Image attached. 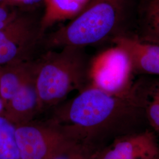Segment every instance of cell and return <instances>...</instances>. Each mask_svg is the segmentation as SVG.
<instances>
[{
    "label": "cell",
    "mask_w": 159,
    "mask_h": 159,
    "mask_svg": "<svg viewBox=\"0 0 159 159\" xmlns=\"http://www.w3.org/2000/svg\"><path fill=\"white\" fill-rule=\"evenodd\" d=\"M7 1V0H6V1H5V2H4V4H5V3H6V1ZM4 5H3V6H4Z\"/></svg>",
    "instance_id": "7402d4cb"
},
{
    "label": "cell",
    "mask_w": 159,
    "mask_h": 159,
    "mask_svg": "<svg viewBox=\"0 0 159 159\" xmlns=\"http://www.w3.org/2000/svg\"><path fill=\"white\" fill-rule=\"evenodd\" d=\"M16 130V125L0 115V159H20Z\"/></svg>",
    "instance_id": "4fadbf2b"
},
{
    "label": "cell",
    "mask_w": 159,
    "mask_h": 159,
    "mask_svg": "<svg viewBox=\"0 0 159 159\" xmlns=\"http://www.w3.org/2000/svg\"><path fill=\"white\" fill-rule=\"evenodd\" d=\"M91 154L82 146L70 140L49 159H90Z\"/></svg>",
    "instance_id": "5bb4252c"
},
{
    "label": "cell",
    "mask_w": 159,
    "mask_h": 159,
    "mask_svg": "<svg viewBox=\"0 0 159 159\" xmlns=\"http://www.w3.org/2000/svg\"><path fill=\"white\" fill-rule=\"evenodd\" d=\"M90 0H44V10L41 18L43 35L52 25L72 20L81 11Z\"/></svg>",
    "instance_id": "8fae6325"
},
{
    "label": "cell",
    "mask_w": 159,
    "mask_h": 159,
    "mask_svg": "<svg viewBox=\"0 0 159 159\" xmlns=\"http://www.w3.org/2000/svg\"><path fill=\"white\" fill-rule=\"evenodd\" d=\"M90 61L84 48L74 46L44 51L34 58V79L41 111L57 106L71 91L85 89Z\"/></svg>",
    "instance_id": "3957f363"
},
{
    "label": "cell",
    "mask_w": 159,
    "mask_h": 159,
    "mask_svg": "<svg viewBox=\"0 0 159 159\" xmlns=\"http://www.w3.org/2000/svg\"><path fill=\"white\" fill-rule=\"evenodd\" d=\"M159 159V155L157 156V157H156V158H155V159Z\"/></svg>",
    "instance_id": "44dd1931"
},
{
    "label": "cell",
    "mask_w": 159,
    "mask_h": 159,
    "mask_svg": "<svg viewBox=\"0 0 159 159\" xmlns=\"http://www.w3.org/2000/svg\"><path fill=\"white\" fill-rule=\"evenodd\" d=\"M159 155L155 135L146 130L114 139L92 154L90 159H154Z\"/></svg>",
    "instance_id": "52a82bcc"
},
{
    "label": "cell",
    "mask_w": 159,
    "mask_h": 159,
    "mask_svg": "<svg viewBox=\"0 0 159 159\" xmlns=\"http://www.w3.org/2000/svg\"><path fill=\"white\" fill-rule=\"evenodd\" d=\"M34 61V58L0 66V94L5 106L32 73Z\"/></svg>",
    "instance_id": "30bf717a"
},
{
    "label": "cell",
    "mask_w": 159,
    "mask_h": 159,
    "mask_svg": "<svg viewBox=\"0 0 159 159\" xmlns=\"http://www.w3.org/2000/svg\"><path fill=\"white\" fill-rule=\"evenodd\" d=\"M132 4L133 0H90L67 25L45 33L39 48L43 52L66 46L84 48L111 41L123 33L122 27L130 13Z\"/></svg>",
    "instance_id": "7a4b0ae2"
},
{
    "label": "cell",
    "mask_w": 159,
    "mask_h": 159,
    "mask_svg": "<svg viewBox=\"0 0 159 159\" xmlns=\"http://www.w3.org/2000/svg\"><path fill=\"white\" fill-rule=\"evenodd\" d=\"M156 90H157V91H158V93H159V85H158V87L156 88Z\"/></svg>",
    "instance_id": "ffe728a7"
},
{
    "label": "cell",
    "mask_w": 159,
    "mask_h": 159,
    "mask_svg": "<svg viewBox=\"0 0 159 159\" xmlns=\"http://www.w3.org/2000/svg\"><path fill=\"white\" fill-rule=\"evenodd\" d=\"M5 111V105L0 94V115H4Z\"/></svg>",
    "instance_id": "ac0fdd59"
},
{
    "label": "cell",
    "mask_w": 159,
    "mask_h": 159,
    "mask_svg": "<svg viewBox=\"0 0 159 159\" xmlns=\"http://www.w3.org/2000/svg\"><path fill=\"white\" fill-rule=\"evenodd\" d=\"M19 12L20 10L17 8H12L10 10V7L0 5V30L17 17Z\"/></svg>",
    "instance_id": "2e32d148"
},
{
    "label": "cell",
    "mask_w": 159,
    "mask_h": 159,
    "mask_svg": "<svg viewBox=\"0 0 159 159\" xmlns=\"http://www.w3.org/2000/svg\"><path fill=\"white\" fill-rule=\"evenodd\" d=\"M5 1H6V0H0V5L2 6H3Z\"/></svg>",
    "instance_id": "d6986e66"
},
{
    "label": "cell",
    "mask_w": 159,
    "mask_h": 159,
    "mask_svg": "<svg viewBox=\"0 0 159 159\" xmlns=\"http://www.w3.org/2000/svg\"><path fill=\"white\" fill-rule=\"evenodd\" d=\"M140 40L159 45V0H144L141 7Z\"/></svg>",
    "instance_id": "7c38bea8"
},
{
    "label": "cell",
    "mask_w": 159,
    "mask_h": 159,
    "mask_svg": "<svg viewBox=\"0 0 159 159\" xmlns=\"http://www.w3.org/2000/svg\"><path fill=\"white\" fill-rule=\"evenodd\" d=\"M134 73L128 54L121 47L114 45L90 60L88 85L112 95H128L137 89L133 83Z\"/></svg>",
    "instance_id": "277c9868"
},
{
    "label": "cell",
    "mask_w": 159,
    "mask_h": 159,
    "mask_svg": "<svg viewBox=\"0 0 159 159\" xmlns=\"http://www.w3.org/2000/svg\"><path fill=\"white\" fill-rule=\"evenodd\" d=\"M16 136L20 159H49L70 140L51 120L16 125Z\"/></svg>",
    "instance_id": "8992f818"
},
{
    "label": "cell",
    "mask_w": 159,
    "mask_h": 159,
    "mask_svg": "<svg viewBox=\"0 0 159 159\" xmlns=\"http://www.w3.org/2000/svg\"><path fill=\"white\" fill-rule=\"evenodd\" d=\"M40 111L33 68L29 79L6 104L4 116L15 125H20L33 121Z\"/></svg>",
    "instance_id": "9c48e42d"
},
{
    "label": "cell",
    "mask_w": 159,
    "mask_h": 159,
    "mask_svg": "<svg viewBox=\"0 0 159 159\" xmlns=\"http://www.w3.org/2000/svg\"><path fill=\"white\" fill-rule=\"evenodd\" d=\"M148 102L137 89L120 96L87 85L57 107L51 121L68 139L93 154L119 137L138 132L134 129L146 116Z\"/></svg>",
    "instance_id": "6da1fadb"
},
{
    "label": "cell",
    "mask_w": 159,
    "mask_h": 159,
    "mask_svg": "<svg viewBox=\"0 0 159 159\" xmlns=\"http://www.w3.org/2000/svg\"><path fill=\"white\" fill-rule=\"evenodd\" d=\"M146 118L151 126L159 134V94L156 89L146 108Z\"/></svg>",
    "instance_id": "9a60e30c"
},
{
    "label": "cell",
    "mask_w": 159,
    "mask_h": 159,
    "mask_svg": "<svg viewBox=\"0 0 159 159\" xmlns=\"http://www.w3.org/2000/svg\"><path fill=\"white\" fill-rule=\"evenodd\" d=\"M37 10H20L17 17L0 30V66L35 58L43 37L42 15Z\"/></svg>",
    "instance_id": "5b68a950"
},
{
    "label": "cell",
    "mask_w": 159,
    "mask_h": 159,
    "mask_svg": "<svg viewBox=\"0 0 159 159\" xmlns=\"http://www.w3.org/2000/svg\"><path fill=\"white\" fill-rule=\"evenodd\" d=\"M21 0H7L4 4V7H10V8H17V7Z\"/></svg>",
    "instance_id": "e0dca14e"
},
{
    "label": "cell",
    "mask_w": 159,
    "mask_h": 159,
    "mask_svg": "<svg viewBox=\"0 0 159 159\" xmlns=\"http://www.w3.org/2000/svg\"><path fill=\"white\" fill-rule=\"evenodd\" d=\"M128 54L134 73L159 76V45L140 40L138 37L120 34L111 41Z\"/></svg>",
    "instance_id": "ba28073f"
}]
</instances>
